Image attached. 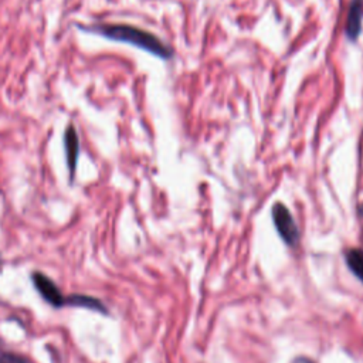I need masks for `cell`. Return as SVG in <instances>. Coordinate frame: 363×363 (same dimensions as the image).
<instances>
[{
	"label": "cell",
	"mask_w": 363,
	"mask_h": 363,
	"mask_svg": "<svg viewBox=\"0 0 363 363\" xmlns=\"http://www.w3.org/2000/svg\"><path fill=\"white\" fill-rule=\"evenodd\" d=\"M82 31L99 34L105 38L126 43L142 48L159 58L169 60L173 57V50L166 43H163L157 35L150 31L142 30L129 24H112V23H98V24H77Z\"/></svg>",
	"instance_id": "cell-1"
},
{
	"label": "cell",
	"mask_w": 363,
	"mask_h": 363,
	"mask_svg": "<svg viewBox=\"0 0 363 363\" xmlns=\"http://www.w3.org/2000/svg\"><path fill=\"white\" fill-rule=\"evenodd\" d=\"M271 217L282 241L291 247H295L299 241V228L288 207L284 203L277 201L271 208Z\"/></svg>",
	"instance_id": "cell-2"
},
{
	"label": "cell",
	"mask_w": 363,
	"mask_h": 363,
	"mask_svg": "<svg viewBox=\"0 0 363 363\" xmlns=\"http://www.w3.org/2000/svg\"><path fill=\"white\" fill-rule=\"evenodd\" d=\"M64 153H65V162L69 172V180H74L77 162H78V153H79V142L78 135L75 130V126L72 123H68L64 130Z\"/></svg>",
	"instance_id": "cell-3"
},
{
	"label": "cell",
	"mask_w": 363,
	"mask_h": 363,
	"mask_svg": "<svg viewBox=\"0 0 363 363\" xmlns=\"http://www.w3.org/2000/svg\"><path fill=\"white\" fill-rule=\"evenodd\" d=\"M363 23V0H352L347 10L345 33L350 41H356L362 31Z\"/></svg>",
	"instance_id": "cell-4"
},
{
	"label": "cell",
	"mask_w": 363,
	"mask_h": 363,
	"mask_svg": "<svg viewBox=\"0 0 363 363\" xmlns=\"http://www.w3.org/2000/svg\"><path fill=\"white\" fill-rule=\"evenodd\" d=\"M34 284L38 289V292L52 305H61L62 303V295L61 292L57 289V286L44 275L41 274H35L34 275Z\"/></svg>",
	"instance_id": "cell-5"
},
{
	"label": "cell",
	"mask_w": 363,
	"mask_h": 363,
	"mask_svg": "<svg viewBox=\"0 0 363 363\" xmlns=\"http://www.w3.org/2000/svg\"><path fill=\"white\" fill-rule=\"evenodd\" d=\"M345 261L352 274L363 282V248H349L345 251Z\"/></svg>",
	"instance_id": "cell-6"
},
{
	"label": "cell",
	"mask_w": 363,
	"mask_h": 363,
	"mask_svg": "<svg viewBox=\"0 0 363 363\" xmlns=\"http://www.w3.org/2000/svg\"><path fill=\"white\" fill-rule=\"evenodd\" d=\"M0 363H26L20 356L17 354H11V353H6L0 357Z\"/></svg>",
	"instance_id": "cell-7"
},
{
	"label": "cell",
	"mask_w": 363,
	"mask_h": 363,
	"mask_svg": "<svg viewBox=\"0 0 363 363\" xmlns=\"http://www.w3.org/2000/svg\"><path fill=\"white\" fill-rule=\"evenodd\" d=\"M292 363H315L313 360H311L309 357H305V356H298L292 360Z\"/></svg>",
	"instance_id": "cell-8"
}]
</instances>
